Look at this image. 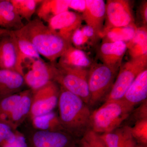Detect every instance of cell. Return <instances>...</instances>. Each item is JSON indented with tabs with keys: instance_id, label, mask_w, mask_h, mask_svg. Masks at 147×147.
Instances as JSON below:
<instances>
[{
	"instance_id": "2",
	"label": "cell",
	"mask_w": 147,
	"mask_h": 147,
	"mask_svg": "<svg viewBox=\"0 0 147 147\" xmlns=\"http://www.w3.org/2000/svg\"><path fill=\"white\" fill-rule=\"evenodd\" d=\"M58 106L62 127L72 135H79L89 125L91 113L81 98L61 87Z\"/></svg>"
},
{
	"instance_id": "9",
	"label": "cell",
	"mask_w": 147,
	"mask_h": 147,
	"mask_svg": "<svg viewBox=\"0 0 147 147\" xmlns=\"http://www.w3.org/2000/svg\"><path fill=\"white\" fill-rule=\"evenodd\" d=\"M105 5L106 21L102 32L112 28L136 26L129 1L108 0Z\"/></svg>"
},
{
	"instance_id": "21",
	"label": "cell",
	"mask_w": 147,
	"mask_h": 147,
	"mask_svg": "<svg viewBox=\"0 0 147 147\" xmlns=\"http://www.w3.org/2000/svg\"><path fill=\"white\" fill-rule=\"evenodd\" d=\"M100 137L106 147H133L137 144L130 133L129 127L105 133Z\"/></svg>"
},
{
	"instance_id": "16",
	"label": "cell",
	"mask_w": 147,
	"mask_h": 147,
	"mask_svg": "<svg viewBox=\"0 0 147 147\" xmlns=\"http://www.w3.org/2000/svg\"><path fill=\"white\" fill-rule=\"evenodd\" d=\"M32 101V95L30 90L22 92L21 99L3 123L13 130L16 129L30 114Z\"/></svg>"
},
{
	"instance_id": "27",
	"label": "cell",
	"mask_w": 147,
	"mask_h": 147,
	"mask_svg": "<svg viewBox=\"0 0 147 147\" xmlns=\"http://www.w3.org/2000/svg\"><path fill=\"white\" fill-rule=\"evenodd\" d=\"M131 136L140 145L146 146L147 144V119H140L133 127H129Z\"/></svg>"
},
{
	"instance_id": "28",
	"label": "cell",
	"mask_w": 147,
	"mask_h": 147,
	"mask_svg": "<svg viewBox=\"0 0 147 147\" xmlns=\"http://www.w3.org/2000/svg\"><path fill=\"white\" fill-rule=\"evenodd\" d=\"M76 143L79 147H106L100 136L92 129L86 131L82 139Z\"/></svg>"
},
{
	"instance_id": "19",
	"label": "cell",
	"mask_w": 147,
	"mask_h": 147,
	"mask_svg": "<svg viewBox=\"0 0 147 147\" xmlns=\"http://www.w3.org/2000/svg\"><path fill=\"white\" fill-rule=\"evenodd\" d=\"M2 7L0 13V27L3 29L15 30L23 28L24 25L22 18L16 12L10 0H3Z\"/></svg>"
},
{
	"instance_id": "36",
	"label": "cell",
	"mask_w": 147,
	"mask_h": 147,
	"mask_svg": "<svg viewBox=\"0 0 147 147\" xmlns=\"http://www.w3.org/2000/svg\"><path fill=\"white\" fill-rule=\"evenodd\" d=\"M68 147H79V146H78V145L76 144V142H75V141H74Z\"/></svg>"
},
{
	"instance_id": "31",
	"label": "cell",
	"mask_w": 147,
	"mask_h": 147,
	"mask_svg": "<svg viewBox=\"0 0 147 147\" xmlns=\"http://www.w3.org/2000/svg\"><path fill=\"white\" fill-rule=\"evenodd\" d=\"M88 40L89 39L82 32L81 27L74 32L71 36V43H73L76 47L84 45Z\"/></svg>"
},
{
	"instance_id": "26",
	"label": "cell",
	"mask_w": 147,
	"mask_h": 147,
	"mask_svg": "<svg viewBox=\"0 0 147 147\" xmlns=\"http://www.w3.org/2000/svg\"><path fill=\"white\" fill-rule=\"evenodd\" d=\"M22 96V92L15 94L0 100V122L4 123L9 114L18 104Z\"/></svg>"
},
{
	"instance_id": "23",
	"label": "cell",
	"mask_w": 147,
	"mask_h": 147,
	"mask_svg": "<svg viewBox=\"0 0 147 147\" xmlns=\"http://www.w3.org/2000/svg\"><path fill=\"white\" fill-rule=\"evenodd\" d=\"M137 28L136 26L112 28L102 32L100 37L103 38L102 42L122 41L126 43L133 38Z\"/></svg>"
},
{
	"instance_id": "13",
	"label": "cell",
	"mask_w": 147,
	"mask_h": 147,
	"mask_svg": "<svg viewBox=\"0 0 147 147\" xmlns=\"http://www.w3.org/2000/svg\"><path fill=\"white\" fill-rule=\"evenodd\" d=\"M83 21L91 27L100 37L104 28L106 5L102 0H86V7L82 14Z\"/></svg>"
},
{
	"instance_id": "18",
	"label": "cell",
	"mask_w": 147,
	"mask_h": 147,
	"mask_svg": "<svg viewBox=\"0 0 147 147\" xmlns=\"http://www.w3.org/2000/svg\"><path fill=\"white\" fill-rule=\"evenodd\" d=\"M57 64L61 66L88 69L92 64L84 51L71 45L59 58Z\"/></svg>"
},
{
	"instance_id": "6",
	"label": "cell",
	"mask_w": 147,
	"mask_h": 147,
	"mask_svg": "<svg viewBox=\"0 0 147 147\" xmlns=\"http://www.w3.org/2000/svg\"><path fill=\"white\" fill-rule=\"evenodd\" d=\"M22 67L25 83L33 91L55 80L57 67L54 62H45L41 58L24 57Z\"/></svg>"
},
{
	"instance_id": "24",
	"label": "cell",
	"mask_w": 147,
	"mask_h": 147,
	"mask_svg": "<svg viewBox=\"0 0 147 147\" xmlns=\"http://www.w3.org/2000/svg\"><path fill=\"white\" fill-rule=\"evenodd\" d=\"M32 119L34 126L39 130L61 131V129H63L61 125L59 117L53 111Z\"/></svg>"
},
{
	"instance_id": "11",
	"label": "cell",
	"mask_w": 147,
	"mask_h": 147,
	"mask_svg": "<svg viewBox=\"0 0 147 147\" xmlns=\"http://www.w3.org/2000/svg\"><path fill=\"white\" fill-rule=\"evenodd\" d=\"M83 21L82 14L68 10L54 16L47 23L50 28L71 43L72 34L81 27Z\"/></svg>"
},
{
	"instance_id": "12",
	"label": "cell",
	"mask_w": 147,
	"mask_h": 147,
	"mask_svg": "<svg viewBox=\"0 0 147 147\" xmlns=\"http://www.w3.org/2000/svg\"><path fill=\"white\" fill-rule=\"evenodd\" d=\"M74 141L61 131L38 130L29 138L26 144L27 147H68Z\"/></svg>"
},
{
	"instance_id": "22",
	"label": "cell",
	"mask_w": 147,
	"mask_h": 147,
	"mask_svg": "<svg viewBox=\"0 0 147 147\" xmlns=\"http://www.w3.org/2000/svg\"><path fill=\"white\" fill-rule=\"evenodd\" d=\"M126 44L131 59L147 56V27L137 28L134 36Z\"/></svg>"
},
{
	"instance_id": "33",
	"label": "cell",
	"mask_w": 147,
	"mask_h": 147,
	"mask_svg": "<svg viewBox=\"0 0 147 147\" xmlns=\"http://www.w3.org/2000/svg\"><path fill=\"white\" fill-rule=\"evenodd\" d=\"M81 29L83 33L87 37L89 40L94 41L96 39L97 37H99L96 34L94 31L91 27L87 25L82 27V28H81Z\"/></svg>"
},
{
	"instance_id": "1",
	"label": "cell",
	"mask_w": 147,
	"mask_h": 147,
	"mask_svg": "<svg viewBox=\"0 0 147 147\" xmlns=\"http://www.w3.org/2000/svg\"><path fill=\"white\" fill-rule=\"evenodd\" d=\"M13 31L15 35L31 42L40 55L50 62H55L72 45L39 18L30 21L21 29Z\"/></svg>"
},
{
	"instance_id": "5",
	"label": "cell",
	"mask_w": 147,
	"mask_h": 147,
	"mask_svg": "<svg viewBox=\"0 0 147 147\" xmlns=\"http://www.w3.org/2000/svg\"><path fill=\"white\" fill-rule=\"evenodd\" d=\"M57 67L54 81L61 87L81 98L86 104L89 103L90 92L88 85V70L84 69Z\"/></svg>"
},
{
	"instance_id": "30",
	"label": "cell",
	"mask_w": 147,
	"mask_h": 147,
	"mask_svg": "<svg viewBox=\"0 0 147 147\" xmlns=\"http://www.w3.org/2000/svg\"><path fill=\"white\" fill-rule=\"evenodd\" d=\"M17 134L6 124L0 122V147H11L16 142Z\"/></svg>"
},
{
	"instance_id": "3",
	"label": "cell",
	"mask_w": 147,
	"mask_h": 147,
	"mask_svg": "<svg viewBox=\"0 0 147 147\" xmlns=\"http://www.w3.org/2000/svg\"><path fill=\"white\" fill-rule=\"evenodd\" d=\"M133 107L123 98L105 101L91 113L90 125L92 130L98 134L113 131L127 118Z\"/></svg>"
},
{
	"instance_id": "14",
	"label": "cell",
	"mask_w": 147,
	"mask_h": 147,
	"mask_svg": "<svg viewBox=\"0 0 147 147\" xmlns=\"http://www.w3.org/2000/svg\"><path fill=\"white\" fill-rule=\"evenodd\" d=\"M127 50L125 42H102L98 47V55L103 64L119 68Z\"/></svg>"
},
{
	"instance_id": "17",
	"label": "cell",
	"mask_w": 147,
	"mask_h": 147,
	"mask_svg": "<svg viewBox=\"0 0 147 147\" xmlns=\"http://www.w3.org/2000/svg\"><path fill=\"white\" fill-rule=\"evenodd\" d=\"M147 69L141 72L134 80L124 95V100L132 106L146 99Z\"/></svg>"
},
{
	"instance_id": "20",
	"label": "cell",
	"mask_w": 147,
	"mask_h": 147,
	"mask_svg": "<svg viewBox=\"0 0 147 147\" xmlns=\"http://www.w3.org/2000/svg\"><path fill=\"white\" fill-rule=\"evenodd\" d=\"M68 5L69 0H43L38 9V16L48 22L54 16L68 11Z\"/></svg>"
},
{
	"instance_id": "34",
	"label": "cell",
	"mask_w": 147,
	"mask_h": 147,
	"mask_svg": "<svg viewBox=\"0 0 147 147\" xmlns=\"http://www.w3.org/2000/svg\"><path fill=\"white\" fill-rule=\"evenodd\" d=\"M140 14L141 15L142 22L144 26L147 27V2L145 1L142 3L140 7Z\"/></svg>"
},
{
	"instance_id": "15",
	"label": "cell",
	"mask_w": 147,
	"mask_h": 147,
	"mask_svg": "<svg viewBox=\"0 0 147 147\" xmlns=\"http://www.w3.org/2000/svg\"><path fill=\"white\" fill-rule=\"evenodd\" d=\"M24 76L19 72L0 69V100L15 94L25 84Z\"/></svg>"
},
{
	"instance_id": "29",
	"label": "cell",
	"mask_w": 147,
	"mask_h": 147,
	"mask_svg": "<svg viewBox=\"0 0 147 147\" xmlns=\"http://www.w3.org/2000/svg\"><path fill=\"white\" fill-rule=\"evenodd\" d=\"M15 36L18 48L24 57L35 59H41L40 55L36 48L31 42L24 38L16 35Z\"/></svg>"
},
{
	"instance_id": "37",
	"label": "cell",
	"mask_w": 147,
	"mask_h": 147,
	"mask_svg": "<svg viewBox=\"0 0 147 147\" xmlns=\"http://www.w3.org/2000/svg\"><path fill=\"white\" fill-rule=\"evenodd\" d=\"M133 147H146V146H142V145H137V144L135 146H134Z\"/></svg>"
},
{
	"instance_id": "35",
	"label": "cell",
	"mask_w": 147,
	"mask_h": 147,
	"mask_svg": "<svg viewBox=\"0 0 147 147\" xmlns=\"http://www.w3.org/2000/svg\"><path fill=\"white\" fill-rule=\"evenodd\" d=\"M11 30H6V29H3L2 28H0V38L1 37L4 36L9 34L10 33Z\"/></svg>"
},
{
	"instance_id": "4",
	"label": "cell",
	"mask_w": 147,
	"mask_h": 147,
	"mask_svg": "<svg viewBox=\"0 0 147 147\" xmlns=\"http://www.w3.org/2000/svg\"><path fill=\"white\" fill-rule=\"evenodd\" d=\"M119 69L102 63L92 64L88 74L90 96L89 103L94 105L107 96Z\"/></svg>"
},
{
	"instance_id": "25",
	"label": "cell",
	"mask_w": 147,
	"mask_h": 147,
	"mask_svg": "<svg viewBox=\"0 0 147 147\" xmlns=\"http://www.w3.org/2000/svg\"><path fill=\"white\" fill-rule=\"evenodd\" d=\"M16 12L22 18L30 21L40 0H10Z\"/></svg>"
},
{
	"instance_id": "32",
	"label": "cell",
	"mask_w": 147,
	"mask_h": 147,
	"mask_svg": "<svg viewBox=\"0 0 147 147\" xmlns=\"http://www.w3.org/2000/svg\"><path fill=\"white\" fill-rule=\"evenodd\" d=\"M68 7L83 13L86 7V0H69Z\"/></svg>"
},
{
	"instance_id": "10",
	"label": "cell",
	"mask_w": 147,
	"mask_h": 147,
	"mask_svg": "<svg viewBox=\"0 0 147 147\" xmlns=\"http://www.w3.org/2000/svg\"><path fill=\"white\" fill-rule=\"evenodd\" d=\"M0 39V69L19 72L23 76L22 63L24 56L18 48L13 30Z\"/></svg>"
},
{
	"instance_id": "8",
	"label": "cell",
	"mask_w": 147,
	"mask_h": 147,
	"mask_svg": "<svg viewBox=\"0 0 147 147\" xmlns=\"http://www.w3.org/2000/svg\"><path fill=\"white\" fill-rule=\"evenodd\" d=\"M30 114L32 119L53 112L58 103L60 89L55 81H51L33 91Z\"/></svg>"
},
{
	"instance_id": "7",
	"label": "cell",
	"mask_w": 147,
	"mask_h": 147,
	"mask_svg": "<svg viewBox=\"0 0 147 147\" xmlns=\"http://www.w3.org/2000/svg\"><path fill=\"white\" fill-rule=\"evenodd\" d=\"M147 56L131 59L121 65L118 74L106 96L105 101L122 99L135 78L147 69Z\"/></svg>"
}]
</instances>
